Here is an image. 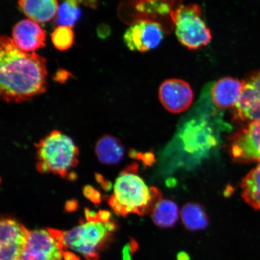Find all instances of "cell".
Segmentation results:
<instances>
[{
    "instance_id": "cell-11",
    "label": "cell",
    "mask_w": 260,
    "mask_h": 260,
    "mask_svg": "<svg viewBox=\"0 0 260 260\" xmlns=\"http://www.w3.org/2000/svg\"><path fill=\"white\" fill-rule=\"evenodd\" d=\"M159 100L168 112L180 113L192 104L193 92L189 84L178 79L166 80L159 87Z\"/></svg>"
},
{
    "instance_id": "cell-3",
    "label": "cell",
    "mask_w": 260,
    "mask_h": 260,
    "mask_svg": "<svg viewBox=\"0 0 260 260\" xmlns=\"http://www.w3.org/2000/svg\"><path fill=\"white\" fill-rule=\"evenodd\" d=\"M86 222L67 232H62L63 248L88 260H96L100 247L116 230V225L108 211L95 213L86 210Z\"/></svg>"
},
{
    "instance_id": "cell-19",
    "label": "cell",
    "mask_w": 260,
    "mask_h": 260,
    "mask_svg": "<svg viewBox=\"0 0 260 260\" xmlns=\"http://www.w3.org/2000/svg\"><path fill=\"white\" fill-rule=\"evenodd\" d=\"M82 0H64L58 8L56 24L72 27L81 14L79 5Z\"/></svg>"
},
{
    "instance_id": "cell-2",
    "label": "cell",
    "mask_w": 260,
    "mask_h": 260,
    "mask_svg": "<svg viewBox=\"0 0 260 260\" xmlns=\"http://www.w3.org/2000/svg\"><path fill=\"white\" fill-rule=\"evenodd\" d=\"M161 200L160 190L148 187L138 174V165L133 164L117 178L109 204L119 216L126 217L132 214L144 216L151 213Z\"/></svg>"
},
{
    "instance_id": "cell-6",
    "label": "cell",
    "mask_w": 260,
    "mask_h": 260,
    "mask_svg": "<svg viewBox=\"0 0 260 260\" xmlns=\"http://www.w3.org/2000/svg\"><path fill=\"white\" fill-rule=\"evenodd\" d=\"M62 232L37 230L29 233L27 245L19 260H63Z\"/></svg>"
},
{
    "instance_id": "cell-15",
    "label": "cell",
    "mask_w": 260,
    "mask_h": 260,
    "mask_svg": "<svg viewBox=\"0 0 260 260\" xmlns=\"http://www.w3.org/2000/svg\"><path fill=\"white\" fill-rule=\"evenodd\" d=\"M95 151L98 158L103 164L113 165L121 161L125 148L120 140L105 135L97 141Z\"/></svg>"
},
{
    "instance_id": "cell-20",
    "label": "cell",
    "mask_w": 260,
    "mask_h": 260,
    "mask_svg": "<svg viewBox=\"0 0 260 260\" xmlns=\"http://www.w3.org/2000/svg\"><path fill=\"white\" fill-rule=\"evenodd\" d=\"M74 40L72 27L68 26H58L51 35L54 46L60 51H66L72 47Z\"/></svg>"
},
{
    "instance_id": "cell-12",
    "label": "cell",
    "mask_w": 260,
    "mask_h": 260,
    "mask_svg": "<svg viewBox=\"0 0 260 260\" xmlns=\"http://www.w3.org/2000/svg\"><path fill=\"white\" fill-rule=\"evenodd\" d=\"M12 40L21 50L29 53L45 47L46 34L38 22L24 19L13 29Z\"/></svg>"
},
{
    "instance_id": "cell-14",
    "label": "cell",
    "mask_w": 260,
    "mask_h": 260,
    "mask_svg": "<svg viewBox=\"0 0 260 260\" xmlns=\"http://www.w3.org/2000/svg\"><path fill=\"white\" fill-rule=\"evenodd\" d=\"M18 5L29 19L38 23L51 21L59 8L57 0H18Z\"/></svg>"
},
{
    "instance_id": "cell-17",
    "label": "cell",
    "mask_w": 260,
    "mask_h": 260,
    "mask_svg": "<svg viewBox=\"0 0 260 260\" xmlns=\"http://www.w3.org/2000/svg\"><path fill=\"white\" fill-rule=\"evenodd\" d=\"M156 225L162 229L174 226L177 222L179 210L177 204L170 200H161L151 213Z\"/></svg>"
},
{
    "instance_id": "cell-13",
    "label": "cell",
    "mask_w": 260,
    "mask_h": 260,
    "mask_svg": "<svg viewBox=\"0 0 260 260\" xmlns=\"http://www.w3.org/2000/svg\"><path fill=\"white\" fill-rule=\"evenodd\" d=\"M243 81L233 77H223L212 84L210 95L213 105L220 109L235 107L243 89Z\"/></svg>"
},
{
    "instance_id": "cell-1",
    "label": "cell",
    "mask_w": 260,
    "mask_h": 260,
    "mask_svg": "<svg viewBox=\"0 0 260 260\" xmlns=\"http://www.w3.org/2000/svg\"><path fill=\"white\" fill-rule=\"evenodd\" d=\"M47 60L36 53L22 51L12 39L0 40V93L8 103H20L45 92Z\"/></svg>"
},
{
    "instance_id": "cell-10",
    "label": "cell",
    "mask_w": 260,
    "mask_h": 260,
    "mask_svg": "<svg viewBox=\"0 0 260 260\" xmlns=\"http://www.w3.org/2000/svg\"><path fill=\"white\" fill-rule=\"evenodd\" d=\"M231 154L242 164L260 162V121L250 122L234 137Z\"/></svg>"
},
{
    "instance_id": "cell-8",
    "label": "cell",
    "mask_w": 260,
    "mask_h": 260,
    "mask_svg": "<svg viewBox=\"0 0 260 260\" xmlns=\"http://www.w3.org/2000/svg\"><path fill=\"white\" fill-rule=\"evenodd\" d=\"M164 38V32L160 24L141 21L126 30L123 41L130 50L145 53L157 48Z\"/></svg>"
},
{
    "instance_id": "cell-9",
    "label": "cell",
    "mask_w": 260,
    "mask_h": 260,
    "mask_svg": "<svg viewBox=\"0 0 260 260\" xmlns=\"http://www.w3.org/2000/svg\"><path fill=\"white\" fill-rule=\"evenodd\" d=\"M242 81L241 95L235 107V117L243 121H260V69Z\"/></svg>"
},
{
    "instance_id": "cell-21",
    "label": "cell",
    "mask_w": 260,
    "mask_h": 260,
    "mask_svg": "<svg viewBox=\"0 0 260 260\" xmlns=\"http://www.w3.org/2000/svg\"><path fill=\"white\" fill-rule=\"evenodd\" d=\"M86 197L90 198L94 203H99L100 201V195L92 187H86L84 190Z\"/></svg>"
},
{
    "instance_id": "cell-16",
    "label": "cell",
    "mask_w": 260,
    "mask_h": 260,
    "mask_svg": "<svg viewBox=\"0 0 260 260\" xmlns=\"http://www.w3.org/2000/svg\"><path fill=\"white\" fill-rule=\"evenodd\" d=\"M241 187L244 201L253 209L260 211V164L243 179Z\"/></svg>"
},
{
    "instance_id": "cell-5",
    "label": "cell",
    "mask_w": 260,
    "mask_h": 260,
    "mask_svg": "<svg viewBox=\"0 0 260 260\" xmlns=\"http://www.w3.org/2000/svg\"><path fill=\"white\" fill-rule=\"evenodd\" d=\"M202 16L200 6L194 4L181 6L172 15L178 40L189 50L206 46L212 38Z\"/></svg>"
},
{
    "instance_id": "cell-4",
    "label": "cell",
    "mask_w": 260,
    "mask_h": 260,
    "mask_svg": "<svg viewBox=\"0 0 260 260\" xmlns=\"http://www.w3.org/2000/svg\"><path fill=\"white\" fill-rule=\"evenodd\" d=\"M37 170L41 173H53L61 177L78 165L79 149L73 140L55 130L36 145Z\"/></svg>"
},
{
    "instance_id": "cell-7",
    "label": "cell",
    "mask_w": 260,
    "mask_h": 260,
    "mask_svg": "<svg viewBox=\"0 0 260 260\" xmlns=\"http://www.w3.org/2000/svg\"><path fill=\"white\" fill-rule=\"evenodd\" d=\"M30 231L14 219L0 222V260H19L27 245Z\"/></svg>"
},
{
    "instance_id": "cell-18",
    "label": "cell",
    "mask_w": 260,
    "mask_h": 260,
    "mask_svg": "<svg viewBox=\"0 0 260 260\" xmlns=\"http://www.w3.org/2000/svg\"><path fill=\"white\" fill-rule=\"evenodd\" d=\"M183 225L190 231L204 230L209 224V219L204 208L197 203H187L181 210Z\"/></svg>"
}]
</instances>
